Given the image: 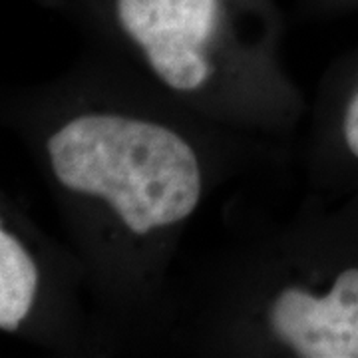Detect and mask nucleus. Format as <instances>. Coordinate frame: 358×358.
Listing matches in <instances>:
<instances>
[{
  "label": "nucleus",
  "instance_id": "obj_5",
  "mask_svg": "<svg viewBox=\"0 0 358 358\" xmlns=\"http://www.w3.org/2000/svg\"><path fill=\"white\" fill-rule=\"evenodd\" d=\"M345 140L348 150L358 157V92L350 100L345 115Z\"/></svg>",
  "mask_w": 358,
  "mask_h": 358
},
{
  "label": "nucleus",
  "instance_id": "obj_4",
  "mask_svg": "<svg viewBox=\"0 0 358 358\" xmlns=\"http://www.w3.org/2000/svg\"><path fill=\"white\" fill-rule=\"evenodd\" d=\"M38 268L18 239L0 229V329L16 331L34 303Z\"/></svg>",
  "mask_w": 358,
  "mask_h": 358
},
{
  "label": "nucleus",
  "instance_id": "obj_2",
  "mask_svg": "<svg viewBox=\"0 0 358 358\" xmlns=\"http://www.w3.org/2000/svg\"><path fill=\"white\" fill-rule=\"evenodd\" d=\"M117 16L167 86L189 92L211 76L203 46L217 0H117Z\"/></svg>",
  "mask_w": 358,
  "mask_h": 358
},
{
  "label": "nucleus",
  "instance_id": "obj_1",
  "mask_svg": "<svg viewBox=\"0 0 358 358\" xmlns=\"http://www.w3.org/2000/svg\"><path fill=\"white\" fill-rule=\"evenodd\" d=\"M48 154L68 189L103 197L136 235L189 217L201 197L192 145L157 124L80 115L48 140Z\"/></svg>",
  "mask_w": 358,
  "mask_h": 358
},
{
  "label": "nucleus",
  "instance_id": "obj_3",
  "mask_svg": "<svg viewBox=\"0 0 358 358\" xmlns=\"http://www.w3.org/2000/svg\"><path fill=\"white\" fill-rule=\"evenodd\" d=\"M271 329L303 358H358V268H346L331 293L289 287L273 303Z\"/></svg>",
  "mask_w": 358,
  "mask_h": 358
}]
</instances>
